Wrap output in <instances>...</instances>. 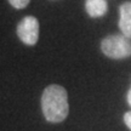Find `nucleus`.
<instances>
[{
    "label": "nucleus",
    "instance_id": "nucleus-4",
    "mask_svg": "<svg viewBox=\"0 0 131 131\" xmlns=\"http://www.w3.org/2000/svg\"><path fill=\"white\" fill-rule=\"evenodd\" d=\"M119 28L124 35L131 39V1H126L119 7Z\"/></svg>",
    "mask_w": 131,
    "mask_h": 131
},
{
    "label": "nucleus",
    "instance_id": "nucleus-8",
    "mask_svg": "<svg viewBox=\"0 0 131 131\" xmlns=\"http://www.w3.org/2000/svg\"><path fill=\"white\" fill-rule=\"evenodd\" d=\"M126 100H127V103H129V106H130V107H131V88H130V90L127 91Z\"/></svg>",
    "mask_w": 131,
    "mask_h": 131
},
{
    "label": "nucleus",
    "instance_id": "nucleus-1",
    "mask_svg": "<svg viewBox=\"0 0 131 131\" xmlns=\"http://www.w3.org/2000/svg\"><path fill=\"white\" fill-rule=\"evenodd\" d=\"M41 109L49 123H62L69 113L67 90L61 85H49L41 95Z\"/></svg>",
    "mask_w": 131,
    "mask_h": 131
},
{
    "label": "nucleus",
    "instance_id": "nucleus-6",
    "mask_svg": "<svg viewBox=\"0 0 131 131\" xmlns=\"http://www.w3.org/2000/svg\"><path fill=\"white\" fill-rule=\"evenodd\" d=\"M9 3L15 9H24L27 5L30 3V0H9Z\"/></svg>",
    "mask_w": 131,
    "mask_h": 131
},
{
    "label": "nucleus",
    "instance_id": "nucleus-2",
    "mask_svg": "<svg viewBox=\"0 0 131 131\" xmlns=\"http://www.w3.org/2000/svg\"><path fill=\"white\" fill-rule=\"evenodd\" d=\"M101 50L113 60L127 58L131 56V39L124 34L108 35L101 41Z\"/></svg>",
    "mask_w": 131,
    "mask_h": 131
},
{
    "label": "nucleus",
    "instance_id": "nucleus-5",
    "mask_svg": "<svg viewBox=\"0 0 131 131\" xmlns=\"http://www.w3.org/2000/svg\"><path fill=\"white\" fill-rule=\"evenodd\" d=\"M85 10L90 17H103L108 12V4L106 0H85Z\"/></svg>",
    "mask_w": 131,
    "mask_h": 131
},
{
    "label": "nucleus",
    "instance_id": "nucleus-7",
    "mask_svg": "<svg viewBox=\"0 0 131 131\" xmlns=\"http://www.w3.org/2000/svg\"><path fill=\"white\" fill-rule=\"evenodd\" d=\"M124 123H125V125L129 127V130L131 131V111L130 112H126L124 114Z\"/></svg>",
    "mask_w": 131,
    "mask_h": 131
},
{
    "label": "nucleus",
    "instance_id": "nucleus-3",
    "mask_svg": "<svg viewBox=\"0 0 131 131\" xmlns=\"http://www.w3.org/2000/svg\"><path fill=\"white\" fill-rule=\"evenodd\" d=\"M19 40L29 46L35 45L39 39V21L34 16H26L17 26Z\"/></svg>",
    "mask_w": 131,
    "mask_h": 131
}]
</instances>
